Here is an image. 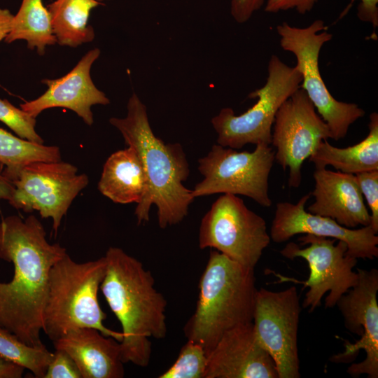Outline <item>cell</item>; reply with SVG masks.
Here are the masks:
<instances>
[{
	"mask_svg": "<svg viewBox=\"0 0 378 378\" xmlns=\"http://www.w3.org/2000/svg\"><path fill=\"white\" fill-rule=\"evenodd\" d=\"M369 132L359 143L346 148H338L323 141L309 158L316 169L328 165L342 173H358L378 170V114L370 115Z\"/></svg>",
	"mask_w": 378,
	"mask_h": 378,
	"instance_id": "cell-21",
	"label": "cell"
},
{
	"mask_svg": "<svg viewBox=\"0 0 378 378\" xmlns=\"http://www.w3.org/2000/svg\"><path fill=\"white\" fill-rule=\"evenodd\" d=\"M0 355L29 370L35 377L43 378L53 353L45 345L29 346L0 326Z\"/></svg>",
	"mask_w": 378,
	"mask_h": 378,
	"instance_id": "cell-25",
	"label": "cell"
},
{
	"mask_svg": "<svg viewBox=\"0 0 378 378\" xmlns=\"http://www.w3.org/2000/svg\"><path fill=\"white\" fill-rule=\"evenodd\" d=\"M301 248L294 242H289L280 251L285 258L293 260L304 258L308 263L310 273L306 281H300L280 274L276 276L284 281L302 284L309 288L303 300L302 307L313 312L321 305L323 295L329 292L325 300L326 308L336 305L340 297L354 287L358 279L357 272L353 268L357 264L356 258L346 255L347 245L335 239L304 234L298 238Z\"/></svg>",
	"mask_w": 378,
	"mask_h": 378,
	"instance_id": "cell-11",
	"label": "cell"
},
{
	"mask_svg": "<svg viewBox=\"0 0 378 378\" xmlns=\"http://www.w3.org/2000/svg\"><path fill=\"white\" fill-rule=\"evenodd\" d=\"M0 121L22 139L41 144L44 142L35 130L36 118L14 106L6 99H0Z\"/></svg>",
	"mask_w": 378,
	"mask_h": 378,
	"instance_id": "cell-27",
	"label": "cell"
},
{
	"mask_svg": "<svg viewBox=\"0 0 378 378\" xmlns=\"http://www.w3.org/2000/svg\"><path fill=\"white\" fill-rule=\"evenodd\" d=\"M314 202L307 211L330 218L340 225L354 229L370 224V214L354 174L316 169L313 174Z\"/></svg>",
	"mask_w": 378,
	"mask_h": 378,
	"instance_id": "cell-18",
	"label": "cell"
},
{
	"mask_svg": "<svg viewBox=\"0 0 378 378\" xmlns=\"http://www.w3.org/2000/svg\"><path fill=\"white\" fill-rule=\"evenodd\" d=\"M356 0H351L350 5ZM357 16L363 22H370L375 29L378 26V0H359Z\"/></svg>",
	"mask_w": 378,
	"mask_h": 378,
	"instance_id": "cell-32",
	"label": "cell"
},
{
	"mask_svg": "<svg viewBox=\"0 0 378 378\" xmlns=\"http://www.w3.org/2000/svg\"><path fill=\"white\" fill-rule=\"evenodd\" d=\"M24 368L0 355V378H20Z\"/></svg>",
	"mask_w": 378,
	"mask_h": 378,
	"instance_id": "cell-33",
	"label": "cell"
},
{
	"mask_svg": "<svg viewBox=\"0 0 378 378\" xmlns=\"http://www.w3.org/2000/svg\"><path fill=\"white\" fill-rule=\"evenodd\" d=\"M311 193L302 196L297 204H276L270 230V239L276 243L288 241L299 234H313L343 241L346 255L356 259L373 260L378 257V236L370 225L359 229L344 227L335 220L305 210Z\"/></svg>",
	"mask_w": 378,
	"mask_h": 378,
	"instance_id": "cell-15",
	"label": "cell"
},
{
	"mask_svg": "<svg viewBox=\"0 0 378 378\" xmlns=\"http://www.w3.org/2000/svg\"><path fill=\"white\" fill-rule=\"evenodd\" d=\"M61 160L59 147L34 143L0 127V162L5 167L13 168L34 162Z\"/></svg>",
	"mask_w": 378,
	"mask_h": 378,
	"instance_id": "cell-24",
	"label": "cell"
},
{
	"mask_svg": "<svg viewBox=\"0 0 378 378\" xmlns=\"http://www.w3.org/2000/svg\"><path fill=\"white\" fill-rule=\"evenodd\" d=\"M6 43L25 40L28 48L36 49L42 55L47 46L57 43L50 14L42 0H22L20 8L13 15Z\"/></svg>",
	"mask_w": 378,
	"mask_h": 378,
	"instance_id": "cell-23",
	"label": "cell"
},
{
	"mask_svg": "<svg viewBox=\"0 0 378 378\" xmlns=\"http://www.w3.org/2000/svg\"><path fill=\"white\" fill-rule=\"evenodd\" d=\"M266 0H231L230 13L238 23L247 22L257 10L265 4Z\"/></svg>",
	"mask_w": 378,
	"mask_h": 378,
	"instance_id": "cell-31",
	"label": "cell"
},
{
	"mask_svg": "<svg viewBox=\"0 0 378 378\" xmlns=\"http://www.w3.org/2000/svg\"><path fill=\"white\" fill-rule=\"evenodd\" d=\"M77 172L76 166L62 160L4 167L3 174L14 186L8 202L17 209L27 213L36 210L41 218H50L57 234L63 216L89 182L86 174Z\"/></svg>",
	"mask_w": 378,
	"mask_h": 378,
	"instance_id": "cell-9",
	"label": "cell"
},
{
	"mask_svg": "<svg viewBox=\"0 0 378 378\" xmlns=\"http://www.w3.org/2000/svg\"><path fill=\"white\" fill-rule=\"evenodd\" d=\"M204 378H279L274 361L262 347L253 322L225 332L207 355Z\"/></svg>",
	"mask_w": 378,
	"mask_h": 378,
	"instance_id": "cell-16",
	"label": "cell"
},
{
	"mask_svg": "<svg viewBox=\"0 0 378 378\" xmlns=\"http://www.w3.org/2000/svg\"><path fill=\"white\" fill-rule=\"evenodd\" d=\"M270 243L265 219L237 195H220L200 223L201 249L214 248L246 267L254 269Z\"/></svg>",
	"mask_w": 378,
	"mask_h": 378,
	"instance_id": "cell-10",
	"label": "cell"
},
{
	"mask_svg": "<svg viewBox=\"0 0 378 378\" xmlns=\"http://www.w3.org/2000/svg\"><path fill=\"white\" fill-rule=\"evenodd\" d=\"M97 1L102 3L104 1H108V0H97Z\"/></svg>",
	"mask_w": 378,
	"mask_h": 378,
	"instance_id": "cell-36",
	"label": "cell"
},
{
	"mask_svg": "<svg viewBox=\"0 0 378 378\" xmlns=\"http://www.w3.org/2000/svg\"><path fill=\"white\" fill-rule=\"evenodd\" d=\"M40 220L12 215L0 222V258L12 262L13 277L0 282V326L31 346H41L43 314L52 267L66 251L50 244Z\"/></svg>",
	"mask_w": 378,
	"mask_h": 378,
	"instance_id": "cell-1",
	"label": "cell"
},
{
	"mask_svg": "<svg viewBox=\"0 0 378 378\" xmlns=\"http://www.w3.org/2000/svg\"><path fill=\"white\" fill-rule=\"evenodd\" d=\"M255 282L253 268L211 251L195 310L183 328L187 340L201 344L208 355L225 332L253 322Z\"/></svg>",
	"mask_w": 378,
	"mask_h": 378,
	"instance_id": "cell-4",
	"label": "cell"
},
{
	"mask_svg": "<svg viewBox=\"0 0 378 378\" xmlns=\"http://www.w3.org/2000/svg\"><path fill=\"white\" fill-rule=\"evenodd\" d=\"M13 18L8 9L0 8V41L5 39L10 32Z\"/></svg>",
	"mask_w": 378,
	"mask_h": 378,
	"instance_id": "cell-35",
	"label": "cell"
},
{
	"mask_svg": "<svg viewBox=\"0 0 378 378\" xmlns=\"http://www.w3.org/2000/svg\"><path fill=\"white\" fill-rule=\"evenodd\" d=\"M302 75L273 55L267 66L265 84L251 92L256 103L244 113L236 115L232 108H222L211 118L217 143L223 147L240 149L246 144L270 145L275 115L281 104L300 88Z\"/></svg>",
	"mask_w": 378,
	"mask_h": 378,
	"instance_id": "cell-6",
	"label": "cell"
},
{
	"mask_svg": "<svg viewBox=\"0 0 378 378\" xmlns=\"http://www.w3.org/2000/svg\"><path fill=\"white\" fill-rule=\"evenodd\" d=\"M125 118H111L109 122L122 135L125 143L136 151L146 178V190L137 204V223H147L153 204L158 207V225L164 229L181 222L195 197L184 186L190 174L182 146L165 144L150 127L146 105L136 93L130 97Z\"/></svg>",
	"mask_w": 378,
	"mask_h": 378,
	"instance_id": "cell-2",
	"label": "cell"
},
{
	"mask_svg": "<svg viewBox=\"0 0 378 378\" xmlns=\"http://www.w3.org/2000/svg\"><path fill=\"white\" fill-rule=\"evenodd\" d=\"M43 378H82V375L65 351L55 349Z\"/></svg>",
	"mask_w": 378,
	"mask_h": 378,
	"instance_id": "cell-29",
	"label": "cell"
},
{
	"mask_svg": "<svg viewBox=\"0 0 378 378\" xmlns=\"http://www.w3.org/2000/svg\"><path fill=\"white\" fill-rule=\"evenodd\" d=\"M106 270L105 257L85 262L66 253L52 267L43 314V331L53 342L68 332L92 328L118 342L122 332L106 328V315L98 300V291Z\"/></svg>",
	"mask_w": 378,
	"mask_h": 378,
	"instance_id": "cell-5",
	"label": "cell"
},
{
	"mask_svg": "<svg viewBox=\"0 0 378 378\" xmlns=\"http://www.w3.org/2000/svg\"><path fill=\"white\" fill-rule=\"evenodd\" d=\"M324 22L316 20L306 27H297L284 22L276 27L280 46L293 53L295 66L302 75L300 88L312 102L328 125L331 139L345 137L351 125L363 117L365 111L356 104L337 101L328 90L320 74L318 57L323 44L332 38Z\"/></svg>",
	"mask_w": 378,
	"mask_h": 378,
	"instance_id": "cell-7",
	"label": "cell"
},
{
	"mask_svg": "<svg viewBox=\"0 0 378 378\" xmlns=\"http://www.w3.org/2000/svg\"><path fill=\"white\" fill-rule=\"evenodd\" d=\"M100 55L97 48L88 51L66 75L57 79H44L48 90L39 97L21 104L22 110L36 118L46 109L62 107L75 112L88 125L94 122L91 107L110 103L90 77L92 64Z\"/></svg>",
	"mask_w": 378,
	"mask_h": 378,
	"instance_id": "cell-17",
	"label": "cell"
},
{
	"mask_svg": "<svg viewBox=\"0 0 378 378\" xmlns=\"http://www.w3.org/2000/svg\"><path fill=\"white\" fill-rule=\"evenodd\" d=\"M356 285L342 295L336 303L344 317V326L360 338L354 344L344 341V351L333 355L330 360L335 363H349L362 349L365 358L353 363L347 372L353 377L367 374L378 377V270L356 269Z\"/></svg>",
	"mask_w": 378,
	"mask_h": 378,
	"instance_id": "cell-14",
	"label": "cell"
},
{
	"mask_svg": "<svg viewBox=\"0 0 378 378\" xmlns=\"http://www.w3.org/2000/svg\"><path fill=\"white\" fill-rule=\"evenodd\" d=\"M330 138L328 125L300 88L277 111L272 130L275 160L284 170L289 169V187L300 186L303 162L323 141Z\"/></svg>",
	"mask_w": 378,
	"mask_h": 378,
	"instance_id": "cell-13",
	"label": "cell"
},
{
	"mask_svg": "<svg viewBox=\"0 0 378 378\" xmlns=\"http://www.w3.org/2000/svg\"><path fill=\"white\" fill-rule=\"evenodd\" d=\"M97 0H55L47 6L57 43L76 48L90 43L94 31L88 24L90 12L101 5Z\"/></svg>",
	"mask_w": 378,
	"mask_h": 378,
	"instance_id": "cell-22",
	"label": "cell"
},
{
	"mask_svg": "<svg viewBox=\"0 0 378 378\" xmlns=\"http://www.w3.org/2000/svg\"><path fill=\"white\" fill-rule=\"evenodd\" d=\"M207 354L200 344L188 340L176 361L159 378H204Z\"/></svg>",
	"mask_w": 378,
	"mask_h": 378,
	"instance_id": "cell-26",
	"label": "cell"
},
{
	"mask_svg": "<svg viewBox=\"0 0 378 378\" xmlns=\"http://www.w3.org/2000/svg\"><path fill=\"white\" fill-rule=\"evenodd\" d=\"M302 310L295 286L261 288L255 295L253 325L262 347L275 363L279 378H299L298 331Z\"/></svg>",
	"mask_w": 378,
	"mask_h": 378,
	"instance_id": "cell-12",
	"label": "cell"
},
{
	"mask_svg": "<svg viewBox=\"0 0 378 378\" xmlns=\"http://www.w3.org/2000/svg\"><path fill=\"white\" fill-rule=\"evenodd\" d=\"M4 164L0 162V201L6 200L9 202L13 196L14 186L4 174Z\"/></svg>",
	"mask_w": 378,
	"mask_h": 378,
	"instance_id": "cell-34",
	"label": "cell"
},
{
	"mask_svg": "<svg viewBox=\"0 0 378 378\" xmlns=\"http://www.w3.org/2000/svg\"><path fill=\"white\" fill-rule=\"evenodd\" d=\"M146 186L141 162L131 146L115 151L108 158L98 182L99 192L118 204H138Z\"/></svg>",
	"mask_w": 378,
	"mask_h": 378,
	"instance_id": "cell-20",
	"label": "cell"
},
{
	"mask_svg": "<svg viewBox=\"0 0 378 378\" xmlns=\"http://www.w3.org/2000/svg\"><path fill=\"white\" fill-rule=\"evenodd\" d=\"M274 155L270 145L258 144L252 152H239L215 144L198 160V170L204 178L192 194L195 198L217 193L240 195L270 207L269 176Z\"/></svg>",
	"mask_w": 378,
	"mask_h": 378,
	"instance_id": "cell-8",
	"label": "cell"
},
{
	"mask_svg": "<svg viewBox=\"0 0 378 378\" xmlns=\"http://www.w3.org/2000/svg\"><path fill=\"white\" fill-rule=\"evenodd\" d=\"M104 257L106 270L100 289L122 327V360L146 367L152 354L149 338L167 336V301L139 260L112 246Z\"/></svg>",
	"mask_w": 378,
	"mask_h": 378,
	"instance_id": "cell-3",
	"label": "cell"
},
{
	"mask_svg": "<svg viewBox=\"0 0 378 378\" xmlns=\"http://www.w3.org/2000/svg\"><path fill=\"white\" fill-rule=\"evenodd\" d=\"M76 363L82 378H122L120 342L92 328L72 330L52 342Z\"/></svg>",
	"mask_w": 378,
	"mask_h": 378,
	"instance_id": "cell-19",
	"label": "cell"
},
{
	"mask_svg": "<svg viewBox=\"0 0 378 378\" xmlns=\"http://www.w3.org/2000/svg\"><path fill=\"white\" fill-rule=\"evenodd\" d=\"M358 186L370 210V225L378 232V170L355 174Z\"/></svg>",
	"mask_w": 378,
	"mask_h": 378,
	"instance_id": "cell-28",
	"label": "cell"
},
{
	"mask_svg": "<svg viewBox=\"0 0 378 378\" xmlns=\"http://www.w3.org/2000/svg\"><path fill=\"white\" fill-rule=\"evenodd\" d=\"M318 0H267L265 11L276 13L295 9L300 14L304 15L312 10Z\"/></svg>",
	"mask_w": 378,
	"mask_h": 378,
	"instance_id": "cell-30",
	"label": "cell"
}]
</instances>
